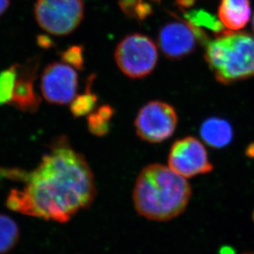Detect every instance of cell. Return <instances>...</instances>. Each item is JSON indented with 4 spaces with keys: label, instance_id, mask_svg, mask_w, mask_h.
Wrapping results in <instances>:
<instances>
[{
    "label": "cell",
    "instance_id": "6da1fadb",
    "mask_svg": "<svg viewBox=\"0 0 254 254\" xmlns=\"http://www.w3.org/2000/svg\"><path fill=\"white\" fill-rule=\"evenodd\" d=\"M0 177L25 183L12 190L6 205L12 211L64 223L96 197L93 174L84 156L72 149L64 136L56 137L36 168H0Z\"/></svg>",
    "mask_w": 254,
    "mask_h": 254
},
{
    "label": "cell",
    "instance_id": "7a4b0ae2",
    "mask_svg": "<svg viewBox=\"0 0 254 254\" xmlns=\"http://www.w3.org/2000/svg\"><path fill=\"white\" fill-rule=\"evenodd\" d=\"M192 196L187 179L161 164L142 169L135 185L132 199L140 216L155 221H167L185 211Z\"/></svg>",
    "mask_w": 254,
    "mask_h": 254
},
{
    "label": "cell",
    "instance_id": "3957f363",
    "mask_svg": "<svg viewBox=\"0 0 254 254\" xmlns=\"http://www.w3.org/2000/svg\"><path fill=\"white\" fill-rule=\"evenodd\" d=\"M205 59L222 84L254 77V36L225 31L207 43Z\"/></svg>",
    "mask_w": 254,
    "mask_h": 254
},
{
    "label": "cell",
    "instance_id": "277c9868",
    "mask_svg": "<svg viewBox=\"0 0 254 254\" xmlns=\"http://www.w3.org/2000/svg\"><path fill=\"white\" fill-rule=\"evenodd\" d=\"M118 67L130 78H142L156 67L158 51L156 44L142 34H130L118 44L115 53Z\"/></svg>",
    "mask_w": 254,
    "mask_h": 254
},
{
    "label": "cell",
    "instance_id": "5b68a950",
    "mask_svg": "<svg viewBox=\"0 0 254 254\" xmlns=\"http://www.w3.org/2000/svg\"><path fill=\"white\" fill-rule=\"evenodd\" d=\"M34 11L39 26L55 36L72 33L84 16L82 0H36Z\"/></svg>",
    "mask_w": 254,
    "mask_h": 254
},
{
    "label": "cell",
    "instance_id": "8992f818",
    "mask_svg": "<svg viewBox=\"0 0 254 254\" xmlns=\"http://www.w3.org/2000/svg\"><path fill=\"white\" fill-rule=\"evenodd\" d=\"M177 124L175 108L160 101H150L142 106L134 122L137 136L150 143H160L170 138Z\"/></svg>",
    "mask_w": 254,
    "mask_h": 254
},
{
    "label": "cell",
    "instance_id": "52a82bcc",
    "mask_svg": "<svg viewBox=\"0 0 254 254\" xmlns=\"http://www.w3.org/2000/svg\"><path fill=\"white\" fill-rule=\"evenodd\" d=\"M168 166L183 177L192 178L205 175L213 170L206 147L193 137H186L173 144L168 158Z\"/></svg>",
    "mask_w": 254,
    "mask_h": 254
},
{
    "label": "cell",
    "instance_id": "ba28073f",
    "mask_svg": "<svg viewBox=\"0 0 254 254\" xmlns=\"http://www.w3.org/2000/svg\"><path fill=\"white\" fill-rule=\"evenodd\" d=\"M205 31L187 21L169 22L160 30L158 42L164 55L170 60H180L194 51L198 42L206 43Z\"/></svg>",
    "mask_w": 254,
    "mask_h": 254
},
{
    "label": "cell",
    "instance_id": "9c48e42d",
    "mask_svg": "<svg viewBox=\"0 0 254 254\" xmlns=\"http://www.w3.org/2000/svg\"><path fill=\"white\" fill-rule=\"evenodd\" d=\"M77 84V72L64 63L50 64L41 74V92L49 103L67 105L72 102Z\"/></svg>",
    "mask_w": 254,
    "mask_h": 254
},
{
    "label": "cell",
    "instance_id": "30bf717a",
    "mask_svg": "<svg viewBox=\"0 0 254 254\" xmlns=\"http://www.w3.org/2000/svg\"><path fill=\"white\" fill-rule=\"evenodd\" d=\"M39 63L31 59L26 64L19 65L17 80L10 105L23 112L34 113L38 111L41 99L35 90V80L37 77Z\"/></svg>",
    "mask_w": 254,
    "mask_h": 254
},
{
    "label": "cell",
    "instance_id": "8fae6325",
    "mask_svg": "<svg viewBox=\"0 0 254 254\" xmlns=\"http://www.w3.org/2000/svg\"><path fill=\"white\" fill-rule=\"evenodd\" d=\"M219 18L224 27L237 31L250 22L251 7L249 0H221L219 7Z\"/></svg>",
    "mask_w": 254,
    "mask_h": 254
},
{
    "label": "cell",
    "instance_id": "7c38bea8",
    "mask_svg": "<svg viewBox=\"0 0 254 254\" xmlns=\"http://www.w3.org/2000/svg\"><path fill=\"white\" fill-rule=\"evenodd\" d=\"M203 141L214 148H222L230 143L233 137L231 125L220 118H209L201 127Z\"/></svg>",
    "mask_w": 254,
    "mask_h": 254
},
{
    "label": "cell",
    "instance_id": "4fadbf2b",
    "mask_svg": "<svg viewBox=\"0 0 254 254\" xmlns=\"http://www.w3.org/2000/svg\"><path fill=\"white\" fill-rule=\"evenodd\" d=\"M19 228L12 218L0 214V254H7L19 240Z\"/></svg>",
    "mask_w": 254,
    "mask_h": 254
},
{
    "label": "cell",
    "instance_id": "5bb4252c",
    "mask_svg": "<svg viewBox=\"0 0 254 254\" xmlns=\"http://www.w3.org/2000/svg\"><path fill=\"white\" fill-rule=\"evenodd\" d=\"M185 20L197 28L207 29L216 33L221 34L226 31L221 20L203 9H195L185 12ZM204 31V30H203Z\"/></svg>",
    "mask_w": 254,
    "mask_h": 254
},
{
    "label": "cell",
    "instance_id": "9a60e30c",
    "mask_svg": "<svg viewBox=\"0 0 254 254\" xmlns=\"http://www.w3.org/2000/svg\"><path fill=\"white\" fill-rule=\"evenodd\" d=\"M95 77L91 76L86 86V92L76 96L70 105V111L76 118L83 117L93 111L96 106L98 97L91 91V84Z\"/></svg>",
    "mask_w": 254,
    "mask_h": 254
},
{
    "label": "cell",
    "instance_id": "2e32d148",
    "mask_svg": "<svg viewBox=\"0 0 254 254\" xmlns=\"http://www.w3.org/2000/svg\"><path fill=\"white\" fill-rule=\"evenodd\" d=\"M19 65H12L9 68L0 72V106L9 104L12 100Z\"/></svg>",
    "mask_w": 254,
    "mask_h": 254
},
{
    "label": "cell",
    "instance_id": "e0dca14e",
    "mask_svg": "<svg viewBox=\"0 0 254 254\" xmlns=\"http://www.w3.org/2000/svg\"><path fill=\"white\" fill-rule=\"evenodd\" d=\"M119 5L127 17L144 20L152 13V7L144 0H120Z\"/></svg>",
    "mask_w": 254,
    "mask_h": 254
},
{
    "label": "cell",
    "instance_id": "ac0fdd59",
    "mask_svg": "<svg viewBox=\"0 0 254 254\" xmlns=\"http://www.w3.org/2000/svg\"><path fill=\"white\" fill-rule=\"evenodd\" d=\"M83 51H84L83 46H70L69 48L60 54V57L64 64L81 71L84 67Z\"/></svg>",
    "mask_w": 254,
    "mask_h": 254
},
{
    "label": "cell",
    "instance_id": "d6986e66",
    "mask_svg": "<svg viewBox=\"0 0 254 254\" xmlns=\"http://www.w3.org/2000/svg\"><path fill=\"white\" fill-rule=\"evenodd\" d=\"M87 126L91 134L96 137H104L111 130L110 120H107L96 112L89 115L87 118Z\"/></svg>",
    "mask_w": 254,
    "mask_h": 254
},
{
    "label": "cell",
    "instance_id": "ffe728a7",
    "mask_svg": "<svg viewBox=\"0 0 254 254\" xmlns=\"http://www.w3.org/2000/svg\"><path fill=\"white\" fill-rule=\"evenodd\" d=\"M36 41H37V45L43 49H49L54 46V41L52 39L50 38L49 36L46 35H39L36 37Z\"/></svg>",
    "mask_w": 254,
    "mask_h": 254
},
{
    "label": "cell",
    "instance_id": "44dd1931",
    "mask_svg": "<svg viewBox=\"0 0 254 254\" xmlns=\"http://www.w3.org/2000/svg\"><path fill=\"white\" fill-rule=\"evenodd\" d=\"M97 113L105 118L106 120H111V118L113 117L114 114H115V110L113 107H111L109 105H104L97 110Z\"/></svg>",
    "mask_w": 254,
    "mask_h": 254
},
{
    "label": "cell",
    "instance_id": "7402d4cb",
    "mask_svg": "<svg viewBox=\"0 0 254 254\" xmlns=\"http://www.w3.org/2000/svg\"><path fill=\"white\" fill-rule=\"evenodd\" d=\"M195 0H177V3L180 7H190V6H192L194 3Z\"/></svg>",
    "mask_w": 254,
    "mask_h": 254
},
{
    "label": "cell",
    "instance_id": "603a6c76",
    "mask_svg": "<svg viewBox=\"0 0 254 254\" xmlns=\"http://www.w3.org/2000/svg\"><path fill=\"white\" fill-rule=\"evenodd\" d=\"M10 0H0V16L7 9Z\"/></svg>",
    "mask_w": 254,
    "mask_h": 254
},
{
    "label": "cell",
    "instance_id": "cb8c5ba5",
    "mask_svg": "<svg viewBox=\"0 0 254 254\" xmlns=\"http://www.w3.org/2000/svg\"><path fill=\"white\" fill-rule=\"evenodd\" d=\"M253 30H254V18H253Z\"/></svg>",
    "mask_w": 254,
    "mask_h": 254
},
{
    "label": "cell",
    "instance_id": "d4e9b609",
    "mask_svg": "<svg viewBox=\"0 0 254 254\" xmlns=\"http://www.w3.org/2000/svg\"><path fill=\"white\" fill-rule=\"evenodd\" d=\"M153 1H156V2H157V1H160V0H153Z\"/></svg>",
    "mask_w": 254,
    "mask_h": 254
},
{
    "label": "cell",
    "instance_id": "484cf974",
    "mask_svg": "<svg viewBox=\"0 0 254 254\" xmlns=\"http://www.w3.org/2000/svg\"><path fill=\"white\" fill-rule=\"evenodd\" d=\"M250 254V253H249V254Z\"/></svg>",
    "mask_w": 254,
    "mask_h": 254
},
{
    "label": "cell",
    "instance_id": "4316f807",
    "mask_svg": "<svg viewBox=\"0 0 254 254\" xmlns=\"http://www.w3.org/2000/svg\"></svg>",
    "mask_w": 254,
    "mask_h": 254
}]
</instances>
